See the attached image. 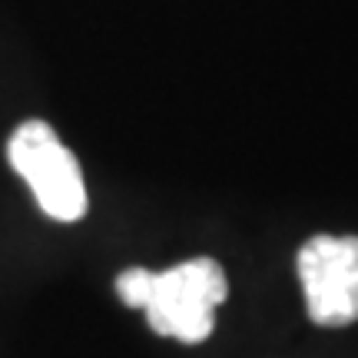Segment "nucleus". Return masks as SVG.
I'll use <instances>...</instances> for the list:
<instances>
[{"label": "nucleus", "instance_id": "nucleus-2", "mask_svg": "<svg viewBox=\"0 0 358 358\" xmlns=\"http://www.w3.org/2000/svg\"><path fill=\"white\" fill-rule=\"evenodd\" d=\"M7 159L24 179L37 206L53 222H77L87 213V186L77 156L43 120H27L13 129Z\"/></svg>", "mask_w": 358, "mask_h": 358}, {"label": "nucleus", "instance_id": "nucleus-3", "mask_svg": "<svg viewBox=\"0 0 358 358\" xmlns=\"http://www.w3.org/2000/svg\"><path fill=\"white\" fill-rule=\"evenodd\" d=\"M295 266L315 325L345 329L358 322V236H312Z\"/></svg>", "mask_w": 358, "mask_h": 358}, {"label": "nucleus", "instance_id": "nucleus-1", "mask_svg": "<svg viewBox=\"0 0 358 358\" xmlns=\"http://www.w3.org/2000/svg\"><path fill=\"white\" fill-rule=\"evenodd\" d=\"M229 295V279L216 259L196 256L173 268L150 272L143 312L156 335L199 345L213 335L216 308Z\"/></svg>", "mask_w": 358, "mask_h": 358}, {"label": "nucleus", "instance_id": "nucleus-4", "mask_svg": "<svg viewBox=\"0 0 358 358\" xmlns=\"http://www.w3.org/2000/svg\"><path fill=\"white\" fill-rule=\"evenodd\" d=\"M146 285H150V268H143V266H133L116 275V295H120L129 308H143Z\"/></svg>", "mask_w": 358, "mask_h": 358}]
</instances>
